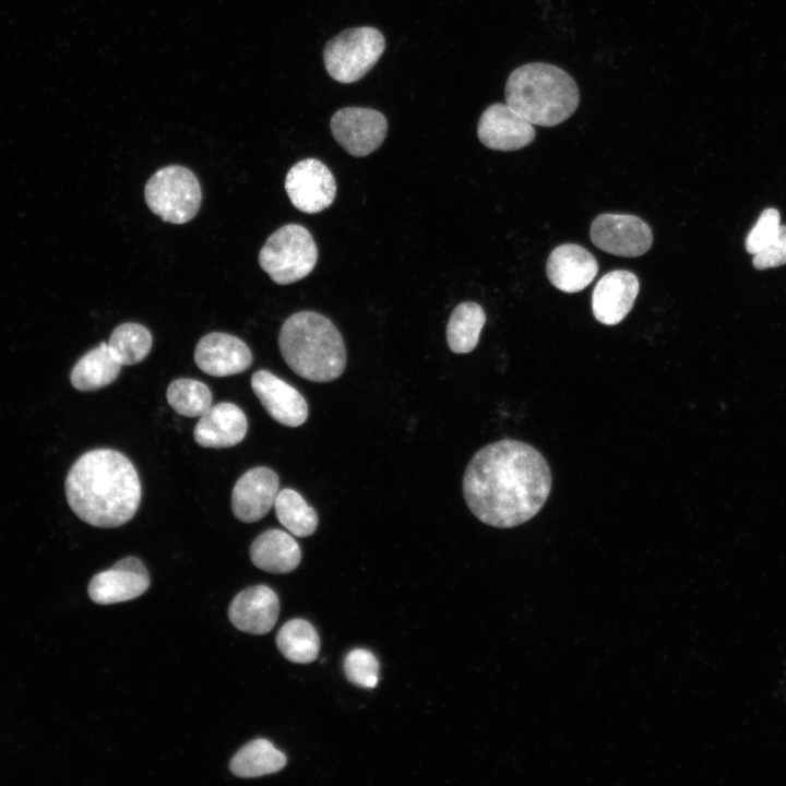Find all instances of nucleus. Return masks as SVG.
<instances>
[{"mask_svg": "<svg viewBox=\"0 0 786 786\" xmlns=\"http://www.w3.org/2000/svg\"><path fill=\"white\" fill-rule=\"evenodd\" d=\"M551 472L534 446L512 439L487 444L469 461L463 495L483 523L510 528L534 517L551 490Z\"/></svg>", "mask_w": 786, "mask_h": 786, "instance_id": "f257e3e1", "label": "nucleus"}, {"mask_svg": "<svg viewBox=\"0 0 786 786\" xmlns=\"http://www.w3.org/2000/svg\"><path fill=\"white\" fill-rule=\"evenodd\" d=\"M71 510L90 525L112 528L126 524L138 511L141 483L131 461L112 449L81 455L66 478Z\"/></svg>", "mask_w": 786, "mask_h": 786, "instance_id": "f03ea898", "label": "nucleus"}, {"mask_svg": "<svg viewBox=\"0 0 786 786\" xmlns=\"http://www.w3.org/2000/svg\"><path fill=\"white\" fill-rule=\"evenodd\" d=\"M278 346L287 366L306 380L330 382L345 370L343 337L321 313L305 310L291 314L281 327Z\"/></svg>", "mask_w": 786, "mask_h": 786, "instance_id": "7ed1b4c3", "label": "nucleus"}, {"mask_svg": "<svg viewBox=\"0 0 786 786\" xmlns=\"http://www.w3.org/2000/svg\"><path fill=\"white\" fill-rule=\"evenodd\" d=\"M505 103L532 124L553 127L576 110L580 93L575 81L561 68L533 62L511 72Z\"/></svg>", "mask_w": 786, "mask_h": 786, "instance_id": "20e7f679", "label": "nucleus"}, {"mask_svg": "<svg viewBox=\"0 0 786 786\" xmlns=\"http://www.w3.org/2000/svg\"><path fill=\"white\" fill-rule=\"evenodd\" d=\"M317 260L318 249L311 234L298 224L276 229L259 254L262 270L279 285L291 284L309 275Z\"/></svg>", "mask_w": 786, "mask_h": 786, "instance_id": "39448f33", "label": "nucleus"}, {"mask_svg": "<svg viewBox=\"0 0 786 786\" xmlns=\"http://www.w3.org/2000/svg\"><path fill=\"white\" fill-rule=\"evenodd\" d=\"M148 209L164 222L184 224L199 212L202 193L195 175L188 168L170 165L157 170L144 189Z\"/></svg>", "mask_w": 786, "mask_h": 786, "instance_id": "423d86ee", "label": "nucleus"}, {"mask_svg": "<svg viewBox=\"0 0 786 786\" xmlns=\"http://www.w3.org/2000/svg\"><path fill=\"white\" fill-rule=\"evenodd\" d=\"M385 48L382 33L370 26L346 29L327 41L323 50L330 76L341 83H353L366 75Z\"/></svg>", "mask_w": 786, "mask_h": 786, "instance_id": "0eeeda50", "label": "nucleus"}, {"mask_svg": "<svg viewBox=\"0 0 786 786\" xmlns=\"http://www.w3.org/2000/svg\"><path fill=\"white\" fill-rule=\"evenodd\" d=\"M331 132L336 142L350 155L362 157L376 151L388 132L385 117L378 110L345 107L331 118Z\"/></svg>", "mask_w": 786, "mask_h": 786, "instance_id": "6e6552de", "label": "nucleus"}, {"mask_svg": "<svg viewBox=\"0 0 786 786\" xmlns=\"http://www.w3.org/2000/svg\"><path fill=\"white\" fill-rule=\"evenodd\" d=\"M591 239L597 248L607 253L634 258L650 250L653 233L638 216L602 214L592 223Z\"/></svg>", "mask_w": 786, "mask_h": 786, "instance_id": "1a4fd4ad", "label": "nucleus"}, {"mask_svg": "<svg viewBox=\"0 0 786 786\" xmlns=\"http://www.w3.org/2000/svg\"><path fill=\"white\" fill-rule=\"evenodd\" d=\"M285 189L297 210L314 214L333 203L336 182L332 171L321 160L306 158L288 170Z\"/></svg>", "mask_w": 786, "mask_h": 786, "instance_id": "9d476101", "label": "nucleus"}, {"mask_svg": "<svg viewBox=\"0 0 786 786\" xmlns=\"http://www.w3.org/2000/svg\"><path fill=\"white\" fill-rule=\"evenodd\" d=\"M148 586L150 576L143 562L135 557H126L92 577L88 595L96 604L109 605L134 599Z\"/></svg>", "mask_w": 786, "mask_h": 786, "instance_id": "9b49d317", "label": "nucleus"}, {"mask_svg": "<svg viewBox=\"0 0 786 786\" xmlns=\"http://www.w3.org/2000/svg\"><path fill=\"white\" fill-rule=\"evenodd\" d=\"M477 135L485 146L509 152L529 145L535 139V129L507 103H496L481 114Z\"/></svg>", "mask_w": 786, "mask_h": 786, "instance_id": "f8f14e48", "label": "nucleus"}, {"mask_svg": "<svg viewBox=\"0 0 786 786\" xmlns=\"http://www.w3.org/2000/svg\"><path fill=\"white\" fill-rule=\"evenodd\" d=\"M278 491L279 478L273 469L265 466L249 469L234 486V515L245 523L258 522L274 507Z\"/></svg>", "mask_w": 786, "mask_h": 786, "instance_id": "ddd939ff", "label": "nucleus"}, {"mask_svg": "<svg viewBox=\"0 0 786 786\" xmlns=\"http://www.w3.org/2000/svg\"><path fill=\"white\" fill-rule=\"evenodd\" d=\"M251 388L267 414L281 425L298 427L307 420L305 397L274 373L258 370L251 377Z\"/></svg>", "mask_w": 786, "mask_h": 786, "instance_id": "4468645a", "label": "nucleus"}, {"mask_svg": "<svg viewBox=\"0 0 786 786\" xmlns=\"http://www.w3.org/2000/svg\"><path fill=\"white\" fill-rule=\"evenodd\" d=\"M194 361L210 376L227 377L247 370L252 364V354L240 338L227 333L213 332L198 342Z\"/></svg>", "mask_w": 786, "mask_h": 786, "instance_id": "2eb2a0df", "label": "nucleus"}, {"mask_svg": "<svg viewBox=\"0 0 786 786\" xmlns=\"http://www.w3.org/2000/svg\"><path fill=\"white\" fill-rule=\"evenodd\" d=\"M639 287V279L632 272L616 270L605 274L593 290L595 319L606 325L620 323L631 311Z\"/></svg>", "mask_w": 786, "mask_h": 786, "instance_id": "dca6fc26", "label": "nucleus"}, {"mask_svg": "<svg viewBox=\"0 0 786 786\" xmlns=\"http://www.w3.org/2000/svg\"><path fill=\"white\" fill-rule=\"evenodd\" d=\"M278 614V597L266 585H255L241 591L234 597L228 609L229 620L236 629L258 635L273 629Z\"/></svg>", "mask_w": 786, "mask_h": 786, "instance_id": "f3484780", "label": "nucleus"}, {"mask_svg": "<svg viewBox=\"0 0 786 786\" xmlns=\"http://www.w3.org/2000/svg\"><path fill=\"white\" fill-rule=\"evenodd\" d=\"M598 263L585 248L564 243L555 248L547 260L546 273L558 289L573 294L583 290L595 278Z\"/></svg>", "mask_w": 786, "mask_h": 786, "instance_id": "a211bd4d", "label": "nucleus"}, {"mask_svg": "<svg viewBox=\"0 0 786 786\" xmlns=\"http://www.w3.org/2000/svg\"><path fill=\"white\" fill-rule=\"evenodd\" d=\"M247 429L245 413L234 403L222 402L211 406L200 416L193 437L201 446L223 449L240 443L246 437Z\"/></svg>", "mask_w": 786, "mask_h": 786, "instance_id": "6ab92c4d", "label": "nucleus"}, {"mask_svg": "<svg viewBox=\"0 0 786 786\" xmlns=\"http://www.w3.org/2000/svg\"><path fill=\"white\" fill-rule=\"evenodd\" d=\"M252 563L270 573H289L300 563L301 551L287 532L272 528L261 533L250 546Z\"/></svg>", "mask_w": 786, "mask_h": 786, "instance_id": "aec40b11", "label": "nucleus"}, {"mask_svg": "<svg viewBox=\"0 0 786 786\" xmlns=\"http://www.w3.org/2000/svg\"><path fill=\"white\" fill-rule=\"evenodd\" d=\"M121 367L111 355L107 343L102 342L78 360L71 371L70 381L79 391H95L114 382Z\"/></svg>", "mask_w": 786, "mask_h": 786, "instance_id": "412c9836", "label": "nucleus"}, {"mask_svg": "<svg viewBox=\"0 0 786 786\" xmlns=\"http://www.w3.org/2000/svg\"><path fill=\"white\" fill-rule=\"evenodd\" d=\"M286 763V755L261 738L240 748L230 760L229 769L237 777L251 778L279 772Z\"/></svg>", "mask_w": 786, "mask_h": 786, "instance_id": "4be33fe9", "label": "nucleus"}, {"mask_svg": "<svg viewBox=\"0 0 786 786\" xmlns=\"http://www.w3.org/2000/svg\"><path fill=\"white\" fill-rule=\"evenodd\" d=\"M486 314L481 306L474 301L457 305L446 325V342L455 354H466L475 349Z\"/></svg>", "mask_w": 786, "mask_h": 786, "instance_id": "5701e85b", "label": "nucleus"}, {"mask_svg": "<svg viewBox=\"0 0 786 786\" xmlns=\"http://www.w3.org/2000/svg\"><path fill=\"white\" fill-rule=\"evenodd\" d=\"M279 652L296 664L314 662L320 651V639L314 627L303 619H291L284 623L276 636Z\"/></svg>", "mask_w": 786, "mask_h": 786, "instance_id": "b1692460", "label": "nucleus"}, {"mask_svg": "<svg viewBox=\"0 0 786 786\" xmlns=\"http://www.w3.org/2000/svg\"><path fill=\"white\" fill-rule=\"evenodd\" d=\"M274 509L279 523L297 537L310 536L318 527L319 519L315 510L294 489L279 490Z\"/></svg>", "mask_w": 786, "mask_h": 786, "instance_id": "393cba45", "label": "nucleus"}, {"mask_svg": "<svg viewBox=\"0 0 786 786\" xmlns=\"http://www.w3.org/2000/svg\"><path fill=\"white\" fill-rule=\"evenodd\" d=\"M152 343V334L144 325L126 322L112 331L107 345L121 366H130L142 361L150 354Z\"/></svg>", "mask_w": 786, "mask_h": 786, "instance_id": "a878e982", "label": "nucleus"}, {"mask_svg": "<svg viewBox=\"0 0 786 786\" xmlns=\"http://www.w3.org/2000/svg\"><path fill=\"white\" fill-rule=\"evenodd\" d=\"M166 396L172 409L186 417H200L212 406L210 389L194 379L174 380L168 385Z\"/></svg>", "mask_w": 786, "mask_h": 786, "instance_id": "bb28decb", "label": "nucleus"}, {"mask_svg": "<svg viewBox=\"0 0 786 786\" xmlns=\"http://www.w3.org/2000/svg\"><path fill=\"white\" fill-rule=\"evenodd\" d=\"M344 671L349 682L360 688L372 689L378 684L379 663L368 650L350 651L344 660Z\"/></svg>", "mask_w": 786, "mask_h": 786, "instance_id": "cd10ccee", "label": "nucleus"}, {"mask_svg": "<svg viewBox=\"0 0 786 786\" xmlns=\"http://www.w3.org/2000/svg\"><path fill=\"white\" fill-rule=\"evenodd\" d=\"M779 212L774 207L765 209L748 233L745 247L748 253L755 254L776 237L781 226Z\"/></svg>", "mask_w": 786, "mask_h": 786, "instance_id": "c85d7f7f", "label": "nucleus"}, {"mask_svg": "<svg viewBox=\"0 0 786 786\" xmlns=\"http://www.w3.org/2000/svg\"><path fill=\"white\" fill-rule=\"evenodd\" d=\"M752 264L757 270H765L786 264V225H781L774 240L753 254Z\"/></svg>", "mask_w": 786, "mask_h": 786, "instance_id": "c756f323", "label": "nucleus"}]
</instances>
